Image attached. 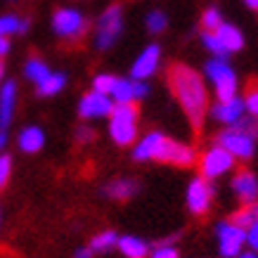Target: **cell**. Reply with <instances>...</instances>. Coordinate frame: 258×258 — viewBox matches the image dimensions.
I'll use <instances>...</instances> for the list:
<instances>
[{
    "instance_id": "cell-22",
    "label": "cell",
    "mask_w": 258,
    "mask_h": 258,
    "mask_svg": "<svg viewBox=\"0 0 258 258\" xmlns=\"http://www.w3.org/2000/svg\"><path fill=\"white\" fill-rule=\"evenodd\" d=\"M64 88H67V74L64 71H50V76L36 86V95L38 97H55Z\"/></svg>"
},
{
    "instance_id": "cell-21",
    "label": "cell",
    "mask_w": 258,
    "mask_h": 258,
    "mask_svg": "<svg viewBox=\"0 0 258 258\" xmlns=\"http://www.w3.org/2000/svg\"><path fill=\"white\" fill-rule=\"evenodd\" d=\"M116 242H118V232H116V230L104 227V230H100V232H95V235L90 237L88 246L95 251V256H104V253L116 251Z\"/></svg>"
},
{
    "instance_id": "cell-37",
    "label": "cell",
    "mask_w": 258,
    "mask_h": 258,
    "mask_svg": "<svg viewBox=\"0 0 258 258\" xmlns=\"http://www.w3.org/2000/svg\"><path fill=\"white\" fill-rule=\"evenodd\" d=\"M10 47H12V43H10V38H5V36H0V59H5V57H8Z\"/></svg>"
},
{
    "instance_id": "cell-12",
    "label": "cell",
    "mask_w": 258,
    "mask_h": 258,
    "mask_svg": "<svg viewBox=\"0 0 258 258\" xmlns=\"http://www.w3.org/2000/svg\"><path fill=\"white\" fill-rule=\"evenodd\" d=\"M230 192L242 206L258 202V175L251 168H237L230 175Z\"/></svg>"
},
{
    "instance_id": "cell-41",
    "label": "cell",
    "mask_w": 258,
    "mask_h": 258,
    "mask_svg": "<svg viewBox=\"0 0 258 258\" xmlns=\"http://www.w3.org/2000/svg\"><path fill=\"white\" fill-rule=\"evenodd\" d=\"M244 3H246L251 10H258V0H244Z\"/></svg>"
},
{
    "instance_id": "cell-35",
    "label": "cell",
    "mask_w": 258,
    "mask_h": 258,
    "mask_svg": "<svg viewBox=\"0 0 258 258\" xmlns=\"http://www.w3.org/2000/svg\"><path fill=\"white\" fill-rule=\"evenodd\" d=\"M246 249H251V251H256L258 253V220L246 227Z\"/></svg>"
},
{
    "instance_id": "cell-6",
    "label": "cell",
    "mask_w": 258,
    "mask_h": 258,
    "mask_svg": "<svg viewBox=\"0 0 258 258\" xmlns=\"http://www.w3.org/2000/svg\"><path fill=\"white\" fill-rule=\"evenodd\" d=\"M213 204H216V185L197 173L195 178H189L187 187H185V206H187V211L195 218H204V216L211 213Z\"/></svg>"
},
{
    "instance_id": "cell-19",
    "label": "cell",
    "mask_w": 258,
    "mask_h": 258,
    "mask_svg": "<svg viewBox=\"0 0 258 258\" xmlns=\"http://www.w3.org/2000/svg\"><path fill=\"white\" fill-rule=\"evenodd\" d=\"M152 244L140 235H118L116 251L123 258H147Z\"/></svg>"
},
{
    "instance_id": "cell-27",
    "label": "cell",
    "mask_w": 258,
    "mask_h": 258,
    "mask_svg": "<svg viewBox=\"0 0 258 258\" xmlns=\"http://www.w3.org/2000/svg\"><path fill=\"white\" fill-rule=\"evenodd\" d=\"M244 109L246 114L253 118H258V81H251L246 86V93H244Z\"/></svg>"
},
{
    "instance_id": "cell-34",
    "label": "cell",
    "mask_w": 258,
    "mask_h": 258,
    "mask_svg": "<svg viewBox=\"0 0 258 258\" xmlns=\"http://www.w3.org/2000/svg\"><path fill=\"white\" fill-rule=\"evenodd\" d=\"M237 128H242L244 133H249L253 140L258 142V118H253V116H249V114H244L239 121H237Z\"/></svg>"
},
{
    "instance_id": "cell-16",
    "label": "cell",
    "mask_w": 258,
    "mask_h": 258,
    "mask_svg": "<svg viewBox=\"0 0 258 258\" xmlns=\"http://www.w3.org/2000/svg\"><path fill=\"white\" fill-rule=\"evenodd\" d=\"M159 64H161V47L157 43H152V45H147L140 55L135 57L133 67H131V79L149 81L159 71Z\"/></svg>"
},
{
    "instance_id": "cell-42",
    "label": "cell",
    "mask_w": 258,
    "mask_h": 258,
    "mask_svg": "<svg viewBox=\"0 0 258 258\" xmlns=\"http://www.w3.org/2000/svg\"><path fill=\"white\" fill-rule=\"evenodd\" d=\"M251 211H253V218L258 220V202H253V204H251Z\"/></svg>"
},
{
    "instance_id": "cell-39",
    "label": "cell",
    "mask_w": 258,
    "mask_h": 258,
    "mask_svg": "<svg viewBox=\"0 0 258 258\" xmlns=\"http://www.w3.org/2000/svg\"><path fill=\"white\" fill-rule=\"evenodd\" d=\"M5 79H8V67H5V59H0V86Z\"/></svg>"
},
{
    "instance_id": "cell-31",
    "label": "cell",
    "mask_w": 258,
    "mask_h": 258,
    "mask_svg": "<svg viewBox=\"0 0 258 258\" xmlns=\"http://www.w3.org/2000/svg\"><path fill=\"white\" fill-rule=\"evenodd\" d=\"M230 220H232V223H237L239 227H244V230H246L251 223H256V218H253V211H251V204H249V206H239V209H237V211L230 216Z\"/></svg>"
},
{
    "instance_id": "cell-20",
    "label": "cell",
    "mask_w": 258,
    "mask_h": 258,
    "mask_svg": "<svg viewBox=\"0 0 258 258\" xmlns=\"http://www.w3.org/2000/svg\"><path fill=\"white\" fill-rule=\"evenodd\" d=\"M216 36H218V40L223 43V47H225L227 55H232V52H239L244 47V36L242 31L237 29V26H232V24H220L218 29H216Z\"/></svg>"
},
{
    "instance_id": "cell-11",
    "label": "cell",
    "mask_w": 258,
    "mask_h": 258,
    "mask_svg": "<svg viewBox=\"0 0 258 258\" xmlns=\"http://www.w3.org/2000/svg\"><path fill=\"white\" fill-rule=\"evenodd\" d=\"M114 109V100L109 95L97 93V90H88L83 93V97L79 100V118L83 123H90V121H100V118H107Z\"/></svg>"
},
{
    "instance_id": "cell-30",
    "label": "cell",
    "mask_w": 258,
    "mask_h": 258,
    "mask_svg": "<svg viewBox=\"0 0 258 258\" xmlns=\"http://www.w3.org/2000/svg\"><path fill=\"white\" fill-rule=\"evenodd\" d=\"M145 24H147V31L149 33H161L166 29V24H168V17H166L164 12L154 10V12H149V15H147Z\"/></svg>"
},
{
    "instance_id": "cell-7",
    "label": "cell",
    "mask_w": 258,
    "mask_h": 258,
    "mask_svg": "<svg viewBox=\"0 0 258 258\" xmlns=\"http://www.w3.org/2000/svg\"><path fill=\"white\" fill-rule=\"evenodd\" d=\"M213 237H216V251L220 258H237L246 249V230L230 218H220L216 223Z\"/></svg>"
},
{
    "instance_id": "cell-10",
    "label": "cell",
    "mask_w": 258,
    "mask_h": 258,
    "mask_svg": "<svg viewBox=\"0 0 258 258\" xmlns=\"http://www.w3.org/2000/svg\"><path fill=\"white\" fill-rule=\"evenodd\" d=\"M52 31H55L57 38L76 43V40H81L86 36L88 19L81 15L79 10L59 8V10H55V15H52Z\"/></svg>"
},
{
    "instance_id": "cell-3",
    "label": "cell",
    "mask_w": 258,
    "mask_h": 258,
    "mask_svg": "<svg viewBox=\"0 0 258 258\" xmlns=\"http://www.w3.org/2000/svg\"><path fill=\"white\" fill-rule=\"evenodd\" d=\"M107 135L116 147H133L140 138V109L138 104H114L107 116Z\"/></svg>"
},
{
    "instance_id": "cell-38",
    "label": "cell",
    "mask_w": 258,
    "mask_h": 258,
    "mask_svg": "<svg viewBox=\"0 0 258 258\" xmlns=\"http://www.w3.org/2000/svg\"><path fill=\"white\" fill-rule=\"evenodd\" d=\"M10 145V131H0V152H8Z\"/></svg>"
},
{
    "instance_id": "cell-18",
    "label": "cell",
    "mask_w": 258,
    "mask_h": 258,
    "mask_svg": "<svg viewBox=\"0 0 258 258\" xmlns=\"http://www.w3.org/2000/svg\"><path fill=\"white\" fill-rule=\"evenodd\" d=\"M17 102H19V86L17 81L5 79L0 86V131H10L17 114Z\"/></svg>"
},
{
    "instance_id": "cell-2",
    "label": "cell",
    "mask_w": 258,
    "mask_h": 258,
    "mask_svg": "<svg viewBox=\"0 0 258 258\" xmlns=\"http://www.w3.org/2000/svg\"><path fill=\"white\" fill-rule=\"evenodd\" d=\"M131 157L138 164L154 161V164H166L173 168H192L197 166L199 152L189 142L173 140L171 135L161 133V131H149L135 140V145L131 147Z\"/></svg>"
},
{
    "instance_id": "cell-9",
    "label": "cell",
    "mask_w": 258,
    "mask_h": 258,
    "mask_svg": "<svg viewBox=\"0 0 258 258\" xmlns=\"http://www.w3.org/2000/svg\"><path fill=\"white\" fill-rule=\"evenodd\" d=\"M123 31V10L121 5H111L100 15L97 24H95V47L97 50H109L118 40Z\"/></svg>"
},
{
    "instance_id": "cell-26",
    "label": "cell",
    "mask_w": 258,
    "mask_h": 258,
    "mask_svg": "<svg viewBox=\"0 0 258 258\" xmlns=\"http://www.w3.org/2000/svg\"><path fill=\"white\" fill-rule=\"evenodd\" d=\"M12 173H15V159H12V154H8V152H0V192L10 185Z\"/></svg>"
},
{
    "instance_id": "cell-23",
    "label": "cell",
    "mask_w": 258,
    "mask_h": 258,
    "mask_svg": "<svg viewBox=\"0 0 258 258\" xmlns=\"http://www.w3.org/2000/svg\"><path fill=\"white\" fill-rule=\"evenodd\" d=\"M50 67H47V62L43 59V57L38 55H31L29 59H26V64H24V79L31 81L33 86H38L40 81H45L47 76H50Z\"/></svg>"
},
{
    "instance_id": "cell-32",
    "label": "cell",
    "mask_w": 258,
    "mask_h": 258,
    "mask_svg": "<svg viewBox=\"0 0 258 258\" xmlns=\"http://www.w3.org/2000/svg\"><path fill=\"white\" fill-rule=\"evenodd\" d=\"M220 24H223V17H220V12L216 8H209L206 12L202 15V26L204 31H216Z\"/></svg>"
},
{
    "instance_id": "cell-25",
    "label": "cell",
    "mask_w": 258,
    "mask_h": 258,
    "mask_svg": "<svg viewBox=\"0 0 258 258\" xmlns=\"http://www.w3.org/2000/svg\"><path fill=\"white\" fill-rule=\"evenodd\" d=\"M180 235H171V237H164L159 242L152 244L149 249V256L147 258H180V249L175 246V239Z\"/></svg>"
},
{
    "instance_id": "cell-24",
    "label": "cell",
    "mask_w": 258,
    "mask_h": 258,
    "mask_svg": "<svg viewBox=\"0 0 258 258\" xmlns=\"http://www.w3.org/2000/svg\"><path fill=\"white\" fill-rule=\"evenodd\" d=\"M29 31V19L19 15H3L0 17V36L12 38V36H22Z\"/></svg>"
},
{
    "instance_id": "cell-14",
    "label": "cell",
    "mask_w": 258,
    "mask_h": 258,
    "mask_svg": "<svg viewBox=\"0 0 258 258\" xmlns=\"http://www.w3.org/2000/svg\"><path fill=\"white\" fill-rule=\"evenodd\" d=\"M149 95V83L147 81H135V79H118L114 81L109 97L114 104H138Z\"/></svg>"
},
{
    "instance_id": "cell-4",
    "label": "cell",
    "mask_w": 258,
    "mask_h": 258,
    "mask_svg": "<svg viewBox=\"0 0 258 258\" xmlns=\"http://www.w3.org/2000/svg\"><path fill=\"white\" fill-rule=\"evenodd\" d=\"M197 168H199V175H202V178L216 182V180L227 178V175H232V173L237 171V159L232 157L230 152H225L220 145L213 142L211 147H206L202 154H199Z\"/></svg>"
},
{
    "instance_id": "cell-8",
    "label": "cell",
    "mask_w": 258,
    "mask_h": 258,
    "mask_svg": "<svg viewBox=\"0 0 258 258\" xmlns=\"http://www.w3.org/2000/svg\"><path fill=\"white\" fill-rule=\"evenodd\" d=\"M213 142L220 145L225 152H230V154L237 159V164H246V161H251L253 154H256V145H258L249 133H244L242 128H237V125H225V128L216 135V140Z\"/></svg>"
},
{
    "instance_id": "cell-40",
    "label": "cell",
    "mask_w": 258,
    "mask_h": 258,
    "mask_svg": "<svg viewBox=\"0 0 258 258\" xmlns=\"http://www.w3.org/2000/svg\"><path fill=\"white\" fill-rule=\"evenodd\" d=\"M237 258H258V253H256V251H251V249H244Z\"/></svg>"
},
{
    "instance_id": "cell-5",
    "label": "cell",
    "mask_w": 258,
    "mask_h": 258,
    "mask_svg": "<svg viewBox=\"0 0 258 258\" xmlns=\"http://www.w3.org/2000/svg\"><path fill=\"white\" fill-rule=\"evenodd\" d=\"M204 76L211 83L216 100H230V97L237 95V88H239L237 74L225 57H213V59H209L206 67H204Z\"/></svg>"
},
{
    "instance_id": "cell-17",
    "label": "cell",
    "mask_w": 258,
    "mask_h": 258,
    "mask_svg": "<svg viewBox=\"0 0 258 258\" xmlns=\"http://www.w3.org/2000/svg\"><path fill=\"white\" fill-rule=\"evenodd\" d=\"M45 142H47L45 131H43L40 125H36V123L24 125V128H19V131H17V135H15L17 149H19L22 154H26V157L40 154V152L45 149Z\"/></svg>"
},
{
    "instance_id": "cell-28",
    "label": "cell",
    "mask_w": 258,
    "mask_h": 258,
    "mask_svg": "<svg viewBox=\"0 0 258 258\" xmlns=\"http://www.w3.org/2000/svg\"><path fill=\"white\" fill-rule=\"evenodd\" d=\"M202 43H204V47H206L213 57H225V59H227L225 47H223V43H220L218 36H216L213 31H204L202 33Z\"/></svg>"
},
{
    "instance_id": "cell-1",
    "label": "cell",
    "mask_w": 258,
    "mask_h": 258,
    "mask_svg": "<svg viewBox=\"0 0 258 258\" xmlns=\"http://www.w3.org/2000/svg\"><path fill=\"white\" fill-rule=\"evenodd\" d=\"M168 88H171L173 97L178 102L182 114L187 116L189 125L195 131H202L204 118L209 114L211 100H209V86L202 79V74L187 64H171L168 74H166Z\"/></svg>"
},
{
    "instance_id": "cell-29",
    "label": "cell",
    "mask_w": 258,
    "mask_h": 258,
    "mask_svg": "<svg viewBox=\"0 0 258 258\" xmlns=\"http://www.w3.org/2000/svg\"><path fill=\"white\" fill-rule=\"evenodd\" d=\"M95 138H97V133H95V128L90 123H81L79 128L74 131V140H76V145H81V147L93 145Z\"/></svg>"
},
{
    "instance_id": "cell-13",
    "label": "cell",
    "mask_w": 258,
    "mask_h": 258,
    "mask_svg": "<svg viewBox=\"0 0 258 258\" xmlns=\"http://www.w3.org/2000/svg\"><path fill=\"white\" fill-rule=\"evenodd\" d=\"M100 192H102V197L109 199V202L125 204L140 195V180L131 178V175H116V178L107 180V182L102 185Z\"/></svg>"
},
{
    "instance_id": "cell-15",
    "label": "cell",
    "mask_w": 258,
    "mask_h": 258,
    "mask_svg": "<svg viewBox=\"0 0 258 258\" xmlns=\"http://www.w3.org/2000/svg\"><path fill=\"white\" fill-rule=\"evenodd\" d=\"M244 114H246V109H244V100L239 95L230 97V100H216L209 107V116L220 125H235Z\"/></svg>"
},
{
    "instance_id": "cell-43",
    "label": "cell",
    "mask_w": 258,
    "mask_h": 258,
    "mask_svg": "<svg viewBox=\"0 0 258 258\" xmlns=\"http://www.w3.org/2000/svg\"><path fill=\"white\" fill-rule=\"evenodd\" d=\"M0 227H3V206H0Z\"/></svg>"
},
{
    "instance_id": "cell-36",
    "label": "cell",
    "mask_w": 258,
    "mask_h": 258,
    "mask_svg": "<svg viewBox=\"0 0 258 258\" xmlns=\"http://www.w3.org/2000/svg\"><path fill=\"white\" fill-rule=\"evenodd\" d=\"M71 258H95V251L88 246V244H83V246H79V249H74V256Z\"/></svg>"
},
{
    "instance_id": "cell-33",
    "label": "cell",
    "mask_w": 258,
    "mask_h": 258,
    "mask_svg": "<svg viewBox=\"0 0 258 258\" xmlns=\"http://www.w3.org/2000/svg\"><path fill=\"white\" fill-rule=\"evenodd\" d=\"M114 81H116V76H114V74H97V76L93 79V90L109 95L111 88H114Z\"/></svg>"
}]
</instances>
